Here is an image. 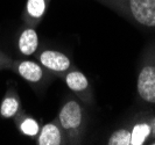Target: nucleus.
I'll use <instances>...</instances> for the list:
<instances>
[{"mask_svg":"<svg viewBox=\"0 0 155 145\" xmlns=\"http://www.w3.org/2000/svg\"><path fill=\"white\" fill-rule=\"evenodd\" d=\"M134 19L147 27H155V0H130Z\"/></svg>","mask_w":155,"mask_h":145,"instance_id":"nucleus-1","label":"nucleus"},{"mask_svg":"<svg viewBox=\"0 0 155 145\" xmlns=\"http://www.w3.org/2000/svg\"><path fill=\"white\" fill-rule=\"evenodd\" d=\"M138 92L145 101L155 103V68L146 66L138 78Z\"/></svg>","mask_w":155,"mask_h":145,"instance_id":"nucleus-2","label":"nucleus"},{"mask_svg":"<svg viewBox=\"0 0 155 145\" xmlns=\"http://www.w3.org/2000/svg\"><path fill=\"white\" fill-rule=\"evenodd\" d=\"M60 122L64 129H76L82 123V108L76 101L67 102L60 112Z\"/></svg>","mask_w":155,"mask_h":145,"instance_id":"nucleus-3","label":"nucleus"},{"mask_svg":"<svg viewBox=\"0 0 155 145\" xmlns=\"http://www.w3.org/2000/svg\"><path fill=\"white\" fill-rule=\"evenodd\" d=\"M40 63L47 69L63 72L70 68V59L64 54L55 50H46L40 55Z\"/></svg>","mask_w":155,"mask_h":145,"instance_id":"nucleus-4","label":"nucleus"},{"mask_svg":"<svg viewBox=\"0 0 155 145\" xmlns=\"http://www.w3.org/2000/svg\"><path fill=\"white\" fill-rule=\"evenodd\" d=\"M39 46V36L35 29H25L19 36L18 41V48L20 52L25 56H31L33 55Z\"/></svg>","mask_w":155,"mask_h":145,"instance_id":"nucleus-5","label":"nucleus"},{"mask_svg":"<svg viewBox=\"0 0 155 145\" xmlns=\"http://www.w3.org/2000/svg\"><path fill=\"white\" fill-rule=\"evenodd\" d=\"M18 73L29 83H38L43 77V71L38 63L31 61H22L18 65Z\"/></svg>","mask_w":155,"mask_h":145,"instance_id":"nucleus-6","label":"nucleus"},{"mask_svg":"<svg viewBox=\"0 0 155 145\" xmlns=\"http://www.w3.org/2000/svg\"><path fill=\"white\" fill-rule=\"evenodd\" d=\"M38 142L39 145H60L62 142L61 131L55 124L48 123L41 130Z\"/></svg>","mask_w":155,"mask_h":145,"instance_id":"nucleus-7","label":"nucleus"},{"mask_svg":"<svg viewBox=\"0 0 155 145\" xmlns=\"http://www.w3.org/2000/svg\"><path fill=\"white\" fill-rule=\"evenodd\" d=\"M65 81H67L68 87L74 92L84 91L89 86V81H87L86 77L79 71L70 72L69 74L65 77Z\"/></svg>","mask_w":155,"mask_h":145,"instance_id":"nucleus-8","label":"nucleus"},{"mask_svg":"<svg viewBox=\"0 0 155 145\" xmlns=\"http://www.w3.org/2000/svg\"><path fill=\"white\" fill-rule=\"evenodd\" d=\"M150 134V127L146 123L137 124L131 131V145H141Z\"/></svg>","mask_w":155,"mask_h":145,"instance_id":"nucleus-9","label":"nucleus"},{"mask_svg":"<svg viewBox=\"0 0 155 145\" xmlns=\"http://www.w3.org/2000/svg\"><path fill=\"white\" fill-rule=\"evenodd\" d=\"M19 110V101L14 96H7L0 105V115L4 118H11Z\"/></svg>","mask_w":155,"mask_h":145,"instance_id":"nucleus-10","label":"nucleus"},{"mask_svg":"<svg viewBox=\"0 0 155 145\" xmlns=\"http://www.w3.org/2000/svg\"><path fill=\"white\" fill-rule=\"evenodd\" d=\"M26 9L31 17L40 19L46 12V0H27Z\"/></svg>","mask_w":155,"mask_h":145,"instance_id":"nucleus-11","label":"nucleus"},{"mask_svg":"<svg viewBox=\"0 0 155 145\" xmlns=\"http://www.w3.org/2000/svg\"><path fill=\"white\" fill-rule=\"evenodd\" d=\"M109 145H131V131L126 129L117 130L109 138Z\"/></svg>","mask_w":155,"mask_h":145,"instance_id":"nucleus-12","label":"nucleus"},{"mask_svg":"<svg viewBox=\"0 0 155 145\" xmlns=\"http://www.w3.org/2000/svg\"><path fill=\"white\" fill-rule=\"evenodd\" d=\"M20 129L22 131V134L27 135V136H31V137H34L36 134H39V124L33 118H26L21 123Z\"/></svg>","mask_w":155,"mask_h":145,"instance_id":"nucleus-13","label":"nucleus"},{"mask_svg":"<svg viewBox=\"0 0 155 145\" xmlns=\"http://www.w3.org/2000/svg\"><path fill=\"white\" fill-rule=\"evenodd\" d=\"M149 127H150V134H152V136L155 137V118L153 120V123Z\"/></svg>","mask_w":155,"mask_h":145,"instance_id":"nucleus-14","label":"nucleus"},{"mask_svg":"<svg viewBox=\"0 0 155 145\" xmlns=\"http://www.w3.org/2000/svg\"><path fill=\"white\" fill-rule=\"evenodd\" d=\"M0 57H1V55H0ZM0 61H1V58H0Z\"/></svg>","mask_w":155,"mask_h":145,"instance_id":"nucleus-15","label":"nucleus"}]
</instances>
